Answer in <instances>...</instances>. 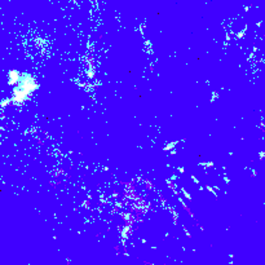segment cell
I'll return each instance as SVG.
<instances>
[{
	"label": "cell",
	"instance_id": "cell-1",
	"mask_svg": "<svg viewBox=\"0 0 265 265\" xmlns=\"http://www.w3.org/2000/svg\"><path fill=\"white\" fill-rule=\"evenodd\" d=\"M20 76H21V74L18 71H16V70H12L11 72H9V84L11 85H14V84H17L18 83V80H20Z\"/></svg>",
	"mask_w": 265,
	"mask_h": 265
},
{
	"label": "cell",
	"instance_id": "cell-2",
	"mask_svg": "<svg viewBox=\"0 0 265 265\" xmlns=\"http://www.w3.org/2000/svg\"><path fill=\"white\" fill-rule=\"evenodd\" d=\"M182 194H184V195H185V197H186V198H188V199H191V197H190V194H189V193H188V191H186V190H184V189H182Z\"/></svg>",
	"mask_w": 265,
	"mask_h": 265
},
{
	"label": "cell",
	"instance_id": "cell-3",
	"mask_svg": "<svg viewBox=\"0 0 265 265\" xmlns=\"http://www.w3.org/2000/svg\"><path fill=\"white\" fill-rule=\"evenodd\" d=\"M9 102H11V100H9V98H8V100L5 98V100H3V102H1V106H5L7 104H9Z\"/></svg>",
	"mask_w": 265,
	"mask_h": 265
},
{
	"label": "cell",
	"instance_id": "cell-4",
	"mask_svg": "<svg viewBox=\"0 0 265 265\" xmlns=\"http://www.w3.org/2000/svg\"><path fill=\"white\" fill-rule=\"evenodd\" d=\"M72 3H74V4H76V0H72Z\"/></svg>",
	"mask_w": 265,
	"mask_h": 265
}]
</instances>
